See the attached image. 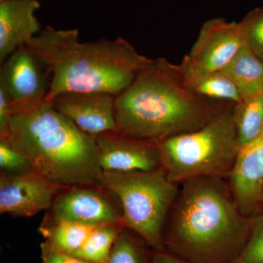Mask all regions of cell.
I'll use <instances>...</instances> for the list:
<instances>
[{
  "label": "cell",
  "mask_w": 263,
  "mask_h": 263,
  "mask_svg": "<svg viewBox=\"0 0 263 263\" xmlns=\"http://www.w3.org/2000/svg\"><path fill=\"white\" fill-rule=\"evenodd\" d=\"M153 250L138 235L124 228L114 243L107 263H151Z\"/></svg>",
  "instance_id": "cell-20"
},
{
  "label": "cell",
  "mask_w": 263,
  "mask_h": 263,
  "mask_svg": "<svg viewBox=\"0 0 263 263\" xmlns=\"http://www.w3.org/2000/svg\"><path fill=\"white\" fill-rule=\"evenodd\" d=\"M41 258L44 263H94L74 254L60 252L52 248L46 241L41 243Z\"/></svg>",
  "instance_id": "cell-24"
},
{
  "label": "cell",
  "mask_w": 263,
  "mask_h": 263,
  "mask_svg": "<svg viewBox=\"0 0 263 263\" xmlns=\"http://www.w3.org/2000/svg\"><path fill=\"white\" fill-rule=\"evenodd\" d=\"M31 168L62 187L98 186L103 170L94 137L79 129L47 101L18 112L3 136Z\"/></svg>",
  "instance_id": "cell-4"
},
{
  "label": "cell",
  "mask_w": 263,
  "mask_h": 263,
  "mask_svg": "<svg viewBox=\"0 0 263 263\" xmlns=\"http://www.w3.org/2000/svg\"><path fill=\"white\" fill-rule=\"evenodd\" d=\"M100 186L117 202L124 228L138 235L152 250H164V230L179 190L162 167L127 173L103 171Z\"/></svg>",
  "instance_id": "cell-6"
},
{
  "label": "cell",
  "mask_w": 263,
  "mask_h": 263,
  "mask_svg": "<svg viewBox=\"0 0 263 263\" xmlns=\"http://www.w3.org/2000/svg\"><path fill=\"white\" fill-rule=\"evenodd\" d=\"M250 219L248 242L235 263H263V209Z\"/></svg>",
  "instance_id": "cell-22"
},
{
  "label": "cell",
  "mask_w": 263,
  "mask_h": 263,
  "mask_svg": "<svg viewBox=\"0 0 263 263\" xmlns=\"http://www.w3.org/2000/svg\"><path fill=\"white\" fill-rule=\"evenodd\" d=\"M151 263H190L167 251H153Z\"/></svg>",
  "instance_id": "cell-26"
},
{
  "label": "cell",
  "mask_w": 263,
  "mask_h": 263,
  "mask_svg": "<svg viewBox=\"0 0 263 263\" xmlns=\"http://www.w3.org/2000/svg\"><path fill=\"white\" fill-rule=\"evenodd\" d=\"M186 84L194 93L212 101L235 105L242 100L236 85L222 71L202 76Z\"/></svg>",
  "instance_id": "cell-18"
},
{
  "label": "cell",
  "mask_w": 263,
  "mask_h": 263,
  "mask_svg": "<svg viewBox=\"0 0 263 263\" xmlns=\"http://www.w3.org/2000/svg\"><path fill=\"white\" fill-rule=\"evenodd\" d=\"M0 169L10 174L32 171L25 156L3 137H0Z\"/></svg>",
  "instance_id": "cell-23"
},
{
  "label": "cell",
  "mask_w": 263,
  "mask_h": 263,
  "mask_svg": "<svg viewBox=\"0 0 263 263\" xmlns=\"http://www.w3.org/2000/svg\"><path fill=\"white\" fill-rule=\"evenodd\" d=\"M40 7L37 0L0 2V63L41 32L35 15Z\"/></svg>",
  "instance_id": "cell-14"
},
{
  "label": "cell",
  "mask_w": 263,
  "mask_h": 263,
  "mask_svg": "<svg viewBox=\"0 0 263 263\" xmlns=\"http://www.w3.org/2000/svg\"><path fill=\"white\" fill-rule=\"evenodd\" d=\"M115 97L104 92L65 93L49 103L81 130L95 137L119 133L114 110Z\"/></svg>",
  "instance_id": "cell-12"
},
{
  "label": "cell",
  "mask_w": 263,
  "mask_h": 263,
  "mask_svg": "<svg viewBox=\"0 0 263 263\" xmlns=\"http://www.w3.org/2000/svg\"><path fill=\"white\" fill-rule=\"evenodd\" d=\"M245 44L240 22H229L222 18L207 21L179 65L185 83L224 70Z\"/></svg>",
  "instance_id": "cell-7"
},
{
  "label": "cell",
  "mask_w": 263,
  "mask_h": 263,
  "mask_svg": "<svg viewBox=\"0 0 263 263\" xmlns=\"http://www.w3.org/2000/svg\"><path fill=\"white\" fill-rule=\"evenodd\" d=\"M233 118L240 148L263 131V91L233 105Z\"/></svg>",
  "instance_id": "cell-17"
},
{
  "label": "cell",
  "mask_w": 263,
  "mask_h": 263,
  "mask_svg": "<svg viewBox=\"0 0 263 263\" xmlns=\"http://www.w3.org/2000/svg\"><path fill=\"white\" fill-rule=\"evenodd\" d=\"M124 227L104 224L97 227L74 255L94 263H107L114 243Z\"/></svg>",
  "instance_id": "cell-19"
},
{
  "label": "cell",
  "mask_w": 263,
  "mask_h": 263,
  "mask_svg": "<svg viewBox=\"0 0 263 263\" xmlns=\"http://www.w3.org/2000/svg\"><path fill=\"white\" fill-rule=\"evenodd\" d=\"M8 1V0H0V2Z\"/></svg>",
  "instance_id": "cell-28"
},
{
  "label": "cell",
  "mask_w": 263,
  "mask_h": 263,
  "mask_svg": "<svg viewBox=\"0 0 263 263\" xmlns=\"http://www.w3.org/2000/svg\"><path fill=\"white\" fill-rule=\"evenodd\" d=\"M43 263H44V262H43Z\"/></svg>",
  "instance_id": "cell-29"
},
{
  "label": "cell",
  "mask_w": 263,
  "mask_h": 263,
  "mask_svg": "<svg viewBox=\"0 0 263 263\" xmlns=\"http://www.w3.org/2000/svg\"><path fill=\"white\" fill-rule=\"evenodd\" d=\"M181 185L164 230V250L190 263H235L248 242L251 219L229 186L211 176Z\"/></svg>",
  "instance_id": "cell-1"
},
{
  "label": "cell",
  "mask_w": 263,
  "mask_h": 263,
  "mask_svg": "<svg viewBox=\"0 0 263 263\" xmlns=\"http://www.w3.org/2000/svg\"><path fill=\"white\" fill-rule=\"evenodd\" d=\"M229 105L205 125L157 143L162 167L176 184L197 178L229 177L239 152Z\"/></svg>",
  "instance_id": "cell-5"
},
{
  "label": "cell",
  "mask_w": 263,
  "mask_h": 263,
  "mask_svg": "<svg viewBox=\"0 0 263 263\" xmlns=\"http://www.w3.org/2000/svg\"><path fill=\"white\" fill-rule=\"evenodd\" d=\"M96 228L61 220L48 214L43 219L38 231L52 248L72 254L84 245Z\"/></svg>",
  "instance_id": "cell-16"
},
{
  "label": "cell",
  "mask_w": 263,
  "mask_h": 263,
  "mask_svg": "<svg viewBox=\"0 0 263 263\" xmlns=\"http://www.w3.org/2000/svg\"><path fill=\"white\" fill-rule=\"evenodd\" d=\"M100 164L105 172L152 171L162 167L157 143L108 133L94 137Z\"/></svg>",
  "instance_id": "cell-11"
},
{
  "label": "cell",
  "mask_w": 263,
  "mask_h": 263,
  "mask_svg": "<svg viewBox=\"0 0 263 263\" xmlns=\"http://www.w3.org/2000/svg\"><path fill=\"white\" fill-rule=\"evenodd\" d=\"M239 90L242 100L263 91V61L243 45L224 70Z\"/></svg>",
  "instance_id": "cell-15"
},
{
  "label": "cell",
  "mask_w": 263,
  "mask_h": 263,
  "mask_svg": "<svg viewBox=\"0 0 263 263\" xmlns=\"http://www.w3.org/2000/svg\"><path fill=\"white\" fill-rule=\"evenodd\" d=\"M229 105L194 93L179 65L161 57L115 97L114 110L119 133L158 143L202 127Z\"/></svg>",
  "instance_id": "cell-2"
},
{
  "label": "cell",
  "mask_w": 263,
  "mask_h": 263,
  "mask_svg": "<svg viewBox=\"0 0 263 263\" xmlns=\"http://www.w3.org/2000/svg\"><path fill=\"white\" fill-rule=\"evenodd\" d=\"M261 205H262L263 209V186L262 189V193H261Z\"/></svg>",
  "instance_id": "cell-27"
},
{
  "label": "cell",
  "mask_w": 263,
  "mask_h": 263,
  "mask_svg": "<svg viewBox=\"0 0 263 263\" xmlns=\"http://www.w3.org/2000/svg\"><path fill=\"white\" fill-rule=\"evenodd\" d=\"M49 210L52 217L82 226L98 227L114 224L124 227L117 202L100 186L62 188Z\"/></svg>",
  "instance_id": "cell-9"
},
{
  "label": "cell",
  "mask_w": 263,
  "mask_h": 263,
  "mask_svg": "<svg viewBox=\"0 0 263 263\" xmlns=\"http://www.w3.org/2000/svg\"><path fill=\"white\" fill-rule=\"evenodd\" d=\"M51 75L45 101L72 92L117 96L152 62L122 37L81 43L77 29L47 26L29 43Z\"/></svg>",
  "instance_id": "cell-3"
},
{
  "label": "cell",
  "mask_w": 263,
  "mask_h": 263,
  "mask_svg": "<svg viewBox=\"0 0 263 263\" xmlns=\"http://www.w3.org/2000/svg\"><path fill=\"white\" fill-rule=\"evenodd\" d=\"M13 117L11 103L5 91L0 89V136L8 131V125Z\"/></svg>",
  "instance_id": "cell-25"
},
{
  "label": "cell",
  "mask_w": 263,
  "mask_h": 263,
  "mask_svg": "<svg viewBox=\"0 0 263 263\" xmlns=\"http://www.w3.org/2000/svg\"><path fill=\"white\" fill-rule=\"evenodd\" d=\"M240 23L245 44L263 61V8L249 12Z\"/></svg>",
  "instance_id": "cell-21"
},
{
  "label": "cell",
  "mask_w": 263,
  "mask_h": 263,
  "mask_svg": "<svg viewBox=\"0 0 263 263\" xmlns=\"http://www.w3.org/2000/svg\"><path fill=\"white\" fill-rule=\"evenodd\" d=\"M62 186L29 171L0 174V213L15 217H30L49 210Z\"/></svg>",
  "instance_id": "cell-10"
},
{
  "label": "cell",
  "mask_w": 263,
  "mask_h": 263,
  "mask_svg": "<svg viewBox=\"0 0 263 263\" xmlns=\"http://www.w3.org/2000/svg\"><path fill=\"white\" fill-rule=\"evenodd\" d=\"M228 178L230 193L243 215L251 217L262 210L263 131L240 147Z\"/></svg>",
  "instance_id": "cell-13"
},
{
  "label": "cell",
  "mask_w": 263,
  "mask_h": 263,
  "mask_svg": "<svg viewBox=\"0 0 263 263\" xmlns=\"http://www.w3.org/2000/svg\"><path fill=\"white\" fill-rule=\"evenodd\" d=\"M50 82L47 67L28 46L19 48L1 64L0 89L9 98L13 116L44 102Z\"/></svg>",
  "instance_id": "cell-8"
}]
</instances>
